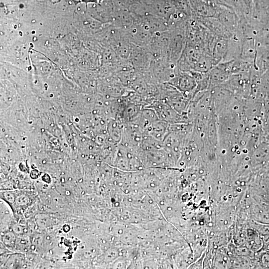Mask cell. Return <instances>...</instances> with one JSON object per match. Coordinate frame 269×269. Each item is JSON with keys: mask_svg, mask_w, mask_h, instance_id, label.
Wrapping results in <instances>:
<instances>
[{"mask_svg": "<svg viewBox=\"0 0 269 269\" xmlns=\"http://www.w3.org/2000/svg\"><path fill=\"white\" fill-rule=\"evenodd\" d=\"M228 39L217 37L214 45L212 56L219 63L225 58L228 51Z\"/></svg>", "mask_w": 269, "mask_h": 269, "instance_id": "cell-5", "label": "cell"}, {"mask_svg": "<svg viewBox=\"0 0 269 269\" xmlns=\"http://www.w3.org/2000/svg\"><path fill=\"white\" fill-rule=\"evenodd\" d=\"M82 2H84L86 4V6L88 3H97L98 0H82Z\"/></svg>", "mask_w": 269, "mask_h": 269, "instance_id": "cell-7", "label": "cell"}, {"mask_svg": "<svg viewBox=\"0 0 269 269\" xmlns=\"http://www.w3.org/2000/svg\"><path fill=\"white\" fill-rule=\"evenodd\" d=\"M231 62L232 60L220 62L209 72L211 88L221 85L230 79L232 75Z\"/></svg>", "mask_w": 269, "mask_h": 269, "instance_id": "cell-1", "label": "cell"}, {"mask_svg": "<svg viewBox=\"0 0 269 269\" xmlns=\"http://www.w3.org/2000/svg\"><path fill=\"white\" fill-rule=\"evenodd\" d=\"M217 18L233 33L240 27L241 19L236 11L231 8L221 5Z\"/></svg>", "mask_w": 269, "mask_h": 269, "instance_id": "cell-3", "label": "cell"}, {"mask_svg": "<svg viewBox=\"0 0 269 269\" xmlns=\"http://www.w3.org/2000/svg\"><path fill=\"white\" fill-rule=\"evenodd\" d=\"M254 9L252 17L269 8V0H253Z\"/></svg>", "mask_w": 269, "mask_h": 269, "instance_id": "cell-6", "label": "cell"}, {"mask_svg": "<svg viewBox=\"0 0 269 269\" xmlns=\"http://www.w3.org/2000/svg\"><path fill=\"white\" fill-rule=\"evenodd\" d=\"M195 19L210 32L218 37L229 39L233 34L216 17H196Z\"/></svg>", "mask_w": 269, "mask_h": 269, "instance_id": "cell-4", "label": "cell"}, {"mask_svg": "<svg viewBox=\"0 0 269 269\" xmlns=\"http://www.w3.org/2000/svg\"><path fill=\"white\" fill-rule=\"evenodd\" d=\"M174 86L179 90L189 95L193 92L195 95L197 83L196 79L190 71H181L178 70L172 79Z\"/></svg>", "mask_w": 269, "mask_h": 269, "instance_id": "cell-2", "label": "cell"}]
</instances>
